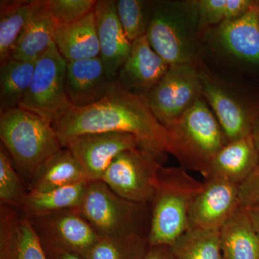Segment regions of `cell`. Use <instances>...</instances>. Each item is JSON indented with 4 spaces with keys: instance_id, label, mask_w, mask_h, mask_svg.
<instances>
[{
    "instance_id": "1",
    "label": "cell",
    "mask_w": 259,
    "mask_h": 259,
    "mask_svg": "<svg viewBox=\"0 0 259 259\" xmlns=\"http://www.w3.org/2000/svg\"><path fill=\"white\" fill-rule=\"evenodd\" d=\"M64 147L69 139L96 133L133 135L144 148L164 161L168 153L167 131L148 106L144 95L132 93L117 81L100 101L70 107L52 124Z\"/></svg>"
},
{
    "instance_id": "2",
    "label": "cell",
    "mask_w": 259,
    "mask_h": 259,
    "mask_svg": "<svg viewBox=\"0 0 259 259\" xmlns=\"http://www.w3.org/2000/svg\"><path fill=\"white\" fill-rule=\"evenodd\" d=\"M203 186L182 167L162 166L151 202L150 246H171L189 231L191 205Z\"/></svg>"
},
{
    "instance_id": "3",
    "label": "cell",
    "mask_w": 259,
    "mask_h": 259,
    "mask_svg": "<svg viewBox=\"0 0 259 259\" xmlns=\"http://www.w3.org/2000/svg\"><path fill=\"white\" fill-rule=\"evenodd\" d=\"M1 144L29 185L40 166L63 146L52 125L20 107L0 113Z\"/></svg>"
},
{
    "instance_id": "4",
    "label": "cell",
    "mask_w": 259,
    "mask_h": 259,
    "mask_svg": "<svg viewBox=\"0 0 259 259\" xmlns=\"http://www.w3.org/2000/svg\"><path fill=\"white\" fill-rule=\"evenodd\" d=\"M168 153L182 168L204 176L216 153L227 142L219 122L203 97L178 120L166 126Z\"/></svg>"
},
{
    "instance_id": "5",
    "label": "cell",
    "mask_w": 259,
    "mask_h": 259,
    "mask_svg": "<svg viewBox=\"0 0 259 259\" xmlns=\"http://www.w3.org/2000/svg\"><path fill=\"white\" fill-rule=\"evenodd\" d=\"M198 27L196 1L179 3L157 2L146 37L153 50L167 64H194V32Z\"/></svg>"
},
{
    "instance_id": "6",
    "label": "cell",
    "mask_w": 259,
    "mask_h": 259,
    "mask_svg": "<svg viewBox=\"0 0 259 259\" xmlns=\"http://www.w3.org/2000/svg\"><path fill=\"white\" fill-rule=\"evenodd\" d=\"M66 61L55 42L35 61L30 88L19 107L52 125L71 107L65 88Z\"/></svg>"
},
{
    "instance_id": "7",
    "label": "cell",
    "mask_w": 259,
    "mask_h": 259,
    "mask_svg": "<svg viewBox=\"0 0 259 259\" xmlns=\"http://www.w3.org/2000/svg\"><path fill=\"white\" fill-rule=\"evenodd\" d=\"M146 205L122 198L99 180L89 183L78 209L100 237L143 236L139 224Z\"/></svg>"
},
{
    "instance_id": "8",
    "label": "cell",
    "mask_w": 259,
    "mask_h": 259,
    "mask_svg": "<svg viewBox=\"0 0 259 259\" xmlns=\"http://www.w3.org/2000/svg\"><path fill=\"white\" fill-rule=\"evenodd\" d=\"M162 163L142 148L127 150L112 161L101 181L117 195L139 204H151Z\"/></svg>"
},
{
    "instance_id": "9",
    "label": "cell",
    "mask_w": 259,
    "mask_h": 259,
    "mask_svg": "<svg viewBox=\"0 0 259 259\" xmlns=\"http://www.w3.org/2000/svg\"><path fill=\"white\" fill-rule=\"evenodd\" d=\"M202 90V72L194 64H175L144 96L156 118L166 127L203 97Z\"/></svg>"
},
{
    "instance_id": "10",
    "label": "cell",
    "mask_w": 259,
    "mask_h": 259,
    "mask_svg": "<svg viewBox=\"0 0 259 259\" xmlns=\"http://www.w3.org/2000/svg\"><path fill=\"white\" fill-rule=\"evenodd\" d=\"M26 217L42 243L69 250L83 257L100 238L78 209Z\"/></svg>"
},
{
    "instance_id": "11",
    "label": "cell",
    "mask_w": 259,
    "mask_h": 259,
    "mask_svg": "<svg viewBox=\"0 0 259 259\" xmlns=\"http://www.w3.org/2000/svg\"><path fill=\"white\" fill-rule=\"evenodd\" d=\"M68 148L82 166L90 182L101 180L112 161L127 150L141 148L139 140L123 133H96L69 139Z\"/></svg>"
},
{
    "instance_id": "12",
    "label": "cell",
    "mask_w": 259,
    "mask_h": 259,
    "mask_svg": "<svg viewBox=\"0 0 259 259\" xmlns=\"http://www.w3.org/2000/svg\"><path fill=\"white\" fill-rule=\"evenodd\" d=\"M239 205V186L221 179H205L191 205L189 230L220 231Z\"/></svg>"
},
{
    "instance_id": "13",
    "label": "cell",
    "mask_w": 259,
    "mask_h": 259,
    "mask_svg": "<svg viewBox=\"0 0 259 259\" xmlns=\"http://www.w3.org/2000/svg\"><path fill=\"white\" fill-rule=\"evenodd\" d=\"M117 1H97L95 14L101 59L107 76L116 81L131 53L132 42L126 36L117 13Z\"/></svg>"
},
{
    "instance_id": "14",
    "label": "cell",
    "mask_w": 259,
    "mask_h": 259,
    "mask_svg": "<svg viewBox=\"0 0 259 259\" xmlns=\"http://www.w3.org/2000/svg\"><path fill=\"white\" fill-rule=\"evenodd\" d=\"M169 66L144 35L132 42L128 58L116 81L128 91L146 95L159 82Z\"/></svg>"
},
{
    "instance_id": "15",
    "label": "cell",
    "mask_w": 259,
    "mask_h": 259,
    "mask_svg": "<svg viewBox=\"0 0 259 259\" xmlns=\"http://www.w3.org/2000/svg\"><path fill=\"white\" fill-rule=\"evenodd\" d=\"M115 83L107 76L100 56L66 62L65 88L72 106L87 107L100 101Z\"/></svg>"
},
{
    "instance_id": "16",
    "label": "cell",
    "mask_w": 259,
    "mask_h": 259,
    "mask_svg": "<svg viewBox=\"0 0 259 259\" xmlns=\"http://www.w3.org/2000/svg\"><path fill=\"white\" fill-rule=\"evenodd\" d=\"M202 97L212 108L227 142L253 134L256 122L248 109L204 73H202Z\"/></svg>"
},
{
    "instance_id": "17",
    "label": "cell",
    "mask_w": 259,
    "mask_h": 259,
    "mask_svg": "<svg viewBox=\"0 0 259 259\" xmlns=\"http://www.w3.org/2000/svg\"><path fill=\"white\" fill-rule=\"evenodd\" d=\"M259 155L253 135L228 142L213 157L204 178H217L240 186L256 169Z\"/></svg>"
},
{
    "instance_id": "18",
    "label": "cell",
    "mask_w": 259,
    "mask_h": 259,
    "mask_svg": "<svg viewBox=\"0 0 259 259\" xmlns=\"http://www.w3.org/2000/svg\"><path fill=\"white\" fill-rule=\"evenodd\" d=\"M218 37L233 56L259 64V14L256 1L239 18L219 25Z\"/></svg>"
},
{
    "instance_id": "19",
    "label": "cell",
    "mask_w": 259,
    "mask_h": 259,
    "mask_svg": "<svg viewBox=\"0 0 259 259\" xmlns=\"http://www.w3.org/2000/svg\"><path fill=\"white\" fill-rule=\"evenodd\" d=\"M54 42L66 62L100 56L94 11L76 23L56 28Z\"/></svg>"
},
{
    "instance_id": "20",
    "label": "cell",
    "mask_w": 259,
    "mask_h": 259,
    "mask_svg": "<svg viewBox=\"0 0 259 259\" xmlns=\"http://www.w3.org/2000/svg\"><path fill=\"white\" fill-rule=\"evenodd\" d=\"M220 239L226 259H259V236L246 207L238 206L220 230Z\"/></svg>"
},
{
    "instance_id": "21",
    "label": "cell",
    "mask_w": 259,
    "mask_h": 259,
    "mask_svg": "<svg viewBox=\"0 0 259 259\" xmlns=\"http://www.w3.org/2000/svg\"><path fill=\"white\" fill-rule=\"evenodd\" d=\"M83 182H90L86 173L68 148L51 156L36 172L28 185L30 192H44Z\"/></svg>"
},
{
    "instance_id": "22",
    "label": "cell",
    "mask_w": 259,
    "mask_h": 259,
    "mask_svg": "<svg viewBox=\"0 0 259 259\" xmlns=\"http://www.w3.org/2000/svg\"><path fill=\"white\" fill-rule=\"evenodd\" d=\"M44 3V0L0 1V64L9 60L20 33Z\"/></svg>"
},
{
    "instance_id": "23",
    "label": "cell",
    "mask_w": 259,
    "mask_h": 259,
    "mask_svg": "<svg viewBox=\"0 0 259 259\" xmlns=\"http://www.w3.org/2000/svg\"><path fill=\"white\" fill-rule=\"evenodd\" d=\"M56 28L44 3L20 33L10 59L36 61L54 42Z\"/></svg>"
},
{
    "instance_id": "24",
    "label": "cell",
    "mask_w": 259,
    "mask_h": 259,
    "mask_svg": "<svg viewBox=\"0 0 259 259\" xmlns=\"http://www.w3.org/2000/svg\"><path fill=\"white\" fill-rule=\"evenodd\" d=\"M83 182L44 192H28L20 210L26 216L78 209L82 204L89 183Z\"/></svg>"
},
{
    "instance_id": "25",
    "label": "cell",
    "mask_w": 259,
    "mask_h": 259,
    "mask_svg": "<svg viewBox=\"0 0 259 259\" xmlns=\"http://www.w3.org/2000/svg\"><path fill=\"white\" fill-rule=\"evenodd\" d=\"M35 61L10 59L0 65V112L19 107L31 83Z\"/></svg>"
},
{
    "instance_id": "26",
    "label": "cell",
    "mask_w": 259,
    "mask_h": 259,
    "mask_svg": "<svg viewBox=\"0 0 259 259\" xmlns=\"http://www.w3.org/2000/svg\"><path fill=\"white\" fill-rule=\"evenodd\" d=\"M169 247L175 259H226L220 231L189 230Z\"/></svg>"
},
{
    "instance_id": "27",
    "label": "cell",
    "mask_w": 259,
    "mask_h": 259,
    "mask_svg": "<svg viewBox=\"0 0 259 259\" xmlns=\"http://www.w3.org/2000/svg\"><path fill=\"white\" fill-rule=\"evenodd\" d=\"M149 248L147 236L131 235L122 237H100L83 258L145 259Z\"/></svg>"
},
{
    "instance_id": "28",
    "label": "cell",
    "mask_w": 259,
    "mask_h": 259,
    "mask_svg": "<svg viewBox=\"0 0 259 259\" xmlns=\"http://www.w3.org/2000/svg\"><path fill=\"white\" fill-rule=\"evenodd\" d=\"M250 0H199L197 3L198 28L221 25L239 18L253 4Z\"/></svg>"
},
{
    "instance_id": "29",
    "label": "cell",
    "mask_w": 259,
    "mask_h": 259,
    "mask_svg": "<svg viewBox=\"0 0 259 259\" xmlns=\"http://www.w3.org/2000/svg\"><path fill=\"white\" fill-rule=\"evenodd\" d=\"M28 193L4 146H0V204L20 209Z\"/></svg>"
},
{
    "instance_id": "30",
    "label": "cell",
    "mask_w": 259,
    "mask_h": 259,
    "mask_svg": "<svg viewBox=\"0 0 259 259\" xmlns=\"http://www.w3.org/2000/svg\"><path fill=\"white\" fill-rule=\"evenodd\" d=\"M148 2L141 0L117 1V16L131 42L146 35L153 11L148 10Z\"/></svg>"
},
{
    "instance_id": "31",
    "label": "cell",
    "mask_w": 259,
    "mask_h": 259,
    "mask_svg": "<svg viewBox=\"0 0 259 259\" xmlns=\"http://www.w3.org/2000/svg\"><path fill=\"white\" fill-rule=\"evenodd\" d=\"M95 0H44V7L56 28L67 26L93 13Z\"/></svg>"
},
{
    "instance_id": "32",
    "label": "cell",
    "mask_w": 259,
    "mask_h": 259,
    "mask_svg": "<svg viewBox=\"0 0 259 259\" xmlns=\"http://www.w3.org/2000/svg\"><path fill=\"white\" fill-rule=\"evenodd\" d=\"M20 219L14 207L0 204V259H16Z\"/></svg>"
},
{
    "instance_id": "33",
    "label": "cell",
    "mask_w": 259,
    "mask_h": 259,
    "mask_svg": "<svg viewBox=\"0 0 259 259\" xmlns=\"http://www.w3.org/2000/svg\"><path fill=\"white\" fill-rule=\"evenodd\" d=\"M16 259H49L40 238L25 214L20 219Z\"/></svg>"
},
{
    "instance_id": "34",
    "label": "cell",
    "mask_w": 259,
    "mask_h": 259,
    "mask_svg": "<svg viewBox=\"0 0 259 259\" xmlns=\"http://www.w3.org/2000/svg\"><path fill=\"white\" fill-rule=\"evenodd\" d=\"M239 204L244 207L259 206V165L239 186Z\"/></svg>"
},
{
    "instance_id": "35",
    "label": "cell",
    "mask_w": 259,
    "mask_h": 259,
    "mask_svg": "<svg viewBox=\"0 0 259 259\" xmlns=\"http://www.w3.org/2000/svg\"><path fill=\"white\" fill-rule=\"evenodd\" d=\"M42 243V242H41ZM49 259H85L82 255L52 245L42 243Z\"/></svg>"
},
{
    "instance_id": "36",
    "label": "cell",
    "mask_w": 259,
    "mask_h": 259,
    "mask_svg": "<svg viewBox=\"0 0 259 259\" xmlns=\"http://www.w3.org/2000/svg\"><path fill=\"white\" fill-rule=\"evenodd\" d=\"M145 259H175L169 246L156 245L150 246Z\"/></svg>"
},
{
    "instance_id": "37",
    "label": "cell",
    "mask_w": 259,
    "mask_h": 259,
    "mask_svg": "<svg viewBox=\"0 0 259 259\" xmlns=\"http://www.w3.org/2000/svg\"><path fill=\"white\" fill-rule=\"evenodd\" d=\"M246 209L253 228L259 236V206L246 207Z\"/></svg>"
},
{
    "instance_id": "38",
    "label": "cell",
    "mask_w": 259,
    "mask_h": 259,
    "mask_svg": "<svg viewBox=\"0 0 259 259\" xmlns=\"http://www.w3.org/2000/svg\"><path fill=\"white\" fill-rule=\"evenodd\" d=\"M252 135H253V139H254L255 146H256L259 155V120L256 121Z\"/></svg>"
},
{
    "instance_id": "39",
    "label": "cell",
    "mask_w": 259,
    "mask_h": 259,
    "mask_svg": "<svg viewBox=\"0 0 259 259\" xmlns=\"http://www.w3.org/2000/svg\"><path fill=\"white\" fill-rule=\"evenodd\" d=\"M257 9H258L259 14V1H256Z\"/></svg>"
}]
</instances>
